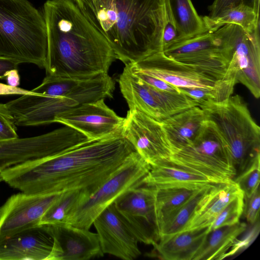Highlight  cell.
<instances>
[{"label": "cell", "instance_id": "6da1fadb", "mask_svg": "<svg viewBox=\"0 0 260 260\" xmlns=\"http://www.w3.org/2000/svg\"><path fill=\"white\" fill-rule=\"evenodd\" d=\"M135 151L121 135L88 140L57 155L9 167L0 179L27 193L77 190L90 195Z\"/></svg>", "mask_w": 260, "mask_h": 260}, {"label": "cell", "instance_id": "7a4b0ae2", "mask_svg": "<svg viewBox=\"0 0 260 260\" xmlns=\"http://www.w3.org/2000/svg\"><path fill=\"white\" fill-rule=\"evenodd\" d=\"M42 13L48 39L46 75L83 80L108 73L115 54L74 0H48Z\"/></svg>", "mask_w": 260, "mask_h": 260}, {"label": "cell", "instance_id": "3957f363", "mask_svg": "<svg viewBox=\"0 0 260 260\" xmlns=\"http://www.w3.org/2000/svg\"><path fill=\"white\" fill-rule=\"evenodd\" d=\"M125 65L162 50L165 0H74Z\"/></svg>", "mask_w": 260, "mask_h": 260}, {"label": "cell", "instance_id": "277c9868", "mask_svg": "<svg viewBox=\"0 0 260 260\" xmlns=\"http://www.w3.org/2000/svg\"><path fill=\"white\" fill-rule=\"evenodd\" d=\"M47 48L42 12L27 0H0V56L43 68Z\"/></svg>", "mask_w": 260, "mask_h": 260}, {"label": "cell", "instance_id": "5b68a950", "mask_svg": "<svg viewBox=\"0 0 260 260\" xmlns=\"http://www.w3.org/2000/svg\"><path fill=\"white\" fill-rule=\"evenodd\" d=\"M115 82L108 73L82 80L69 93L61 98L40 94H23L0 109L17 126H35L54 122L59 114L81 105L111 98Z\"/></svg>", "mask_w": 260, "mask_h": 260}, {"label": "cell", "instance_id": "8992f818", "mask_svg": "<svg viewBox=\"0 0 260 260\" xmlns=\"http://www.w3.org/2000/svg\"><path fill=\"white\" fill-rule=\"evenodd\" d=\"M200 107L205 120L223 138L237 172H240L260 154V128L247 105L242 97L236 95L221 102H207Z\"/></svg>", "mask_w": 260, "mask_h": 260}, {"label": "cell", "instance_id": "52a82bcc", "mask_svg": "<svg viewBox=\"0 0 260 260\" xmlns=\"http://www.w3.org/2000/svg\"><path fill=\"white\" fill-rule=\"evenodd\" d=\"M166 162L202 174L215 183L233 180L237 174L223 138L206 120L193 142L171 151Z\"/></svg>", "mask_w": 260, "mask_h": 260}, {"label": "cell", "instance_id": "ba28073f", "mask_svg": "<svg viewBox=\"0 0 260 260\" xmlns=\"http://www.w3.org/2000/svg\"><path fill=\"white\" fill-rule=\"evenodd\" d=\"M151 166L136 151L93 193L80 204L69 216L68 224L89 230L95 218L128 190L143 184Z\"/></svg>", "mask_w": 260, "mask_h": 260}, {"label": "cell", "instance_id": "9c48e42d", "mask_svg": "<svg viewBox=\"0 0 260 260\" xmlns=\"http://www.w3.org/2000/svg\"><path fill=\"white\" fill-rule=\"evenodd\" d=\"M229 61L226 75L245 85L255 98L260 95L259 30L248 32L226 24L212 32Z\"/></svg>", "mask_w": 260, "mask_h": 260}, {"label": "cell", "instance_id": "30bf717a", "mask_svg": "<svg viewBox=\"0 0 260 260\" xmlns=\"http://www.w3.org/2000/svg\"><path fill=\"white\" fill-rule=\"evenodd\" d=\"M120 91L129 109L137 110L161 122L199 103L182 91L172 92L155 88L134 75L127 66L119 76Z\"/></svg>", "mask_w": 260, "mask_h": 260}, {"label": "cell", "instance_id": "8fae6325", "mask_svg": "<svg viewBox=\"0 0 260 260\" xmlns=\"http://www.w3.org/2000/svg\"><path fill=\"white\" fill-rule=\"evenodd\" d=\"M88 140L66 126L37 136L1 142L0 173L16 165L57 155Z\"/></svg>", "mask_w": 260, "mask_h": 260}, {"label": "cell", "instance_id": "7c38bea8", "mask_svg": "<svg viewBox=\"0 0 260 260\" xmlns=\"http://www.w3.org/2000/svg\"><path fill=\"white\" fill-rule=\"evenodd\" d=\"M131 68L162 80L179 88L216 90L230 97L237 83L234 78L216 79L194 67L176 61L159 51L134 63Z\"/></svg>", "mask_w": 260, "mask_h": 260}, {"label": "cell", "instance_id": "4fadbf2b", "mask_svg": "<svg viewBox=\"0 0 260 260\" xmlns=\"http://www.w3.org/2000/svg\"><path fill=\"white\" fill-rule=\"evenodd\" d=\"M155 201V187L143 184L128 190L114 202L138 241L153 246L159 240Z\"/></svg>", "mask_w": 260, "mask_h": 260}, {"label": "cell", "instance_id": "5bb4252c", "mask_svg": "<svg viewBox=\"0 0 260 260\" xmlns=\"http://www.w3.org/2000/svg\"><path fill=\"white\" fill-rule=\"evenodd\" d=\"M162 51L167 56L194 67L216 79L227 77L229 61L212 32L174 42L164 46Z\"/></svg>", "mask_w": 260, "mask_h": 260}, {"label": "cell", "instance_id": "9a60e30c", "mask_svg": "<svg viewBox=\"0 0 260 260\" xmlns=\"http://www.w3.org/2000/svg\"><path fill=\"white\" fill-rule=\"evenodd\" d=\"M121 134L151 167L169 160L171 151L161 122L129 109Z\"/></svg>", "mask_w": 260, "mask_h": 260}, {"label": "cell", "instance_id": "2e32d148", "mask_svg": "<svg viewBox=\"0 0 260 260\" xmlns=\"http://www.w3.org/2000/svg\"><path fill=\"white\" fill-rule=\"evenodd\" d=\"M104 100L87 103L61 113L55 117L54 122L76 130L89 140L121 135L124 117L118 116Z\"/></svg>", "mask_w": 260, "mask_h": 260}, {"label": "cell", "instance_id": "e0dca14e", "mask_svg": "<svg viewBox=\"0 0 260 260\" xmlns=\"http://www.w3.org/2000/svg\"><path fill=\"white\" fill-rule=\"evenodd\" d=\"M59 194L21 192L10 197L0 207V242L40 225L43 215Z\"/></svg>", "mask_w": 260, "mask_h": 260}, {"label": "cell", "instance_id": "ac0fdd59", "mask_svg": "<svg viewBox=\"0 0 260 260\" xmlns=\"http://www.w3.org/2000/svg\"><path fill=\"white\" fill-rule=\"evenodd\" d=\"M101 251L124 260H133L141 252L139 242L117 212L114 203L94 220Z\"/></svg>", "mask_w": 260, "mask_h": 260}, {"label": "cell", "instance_id": "d6986e66", "mask_svg": "<svg viewBox=\"0 0 260 260\" xmlns=\"http://www.w3.org/2000/svg\"><path fill=\"white\" fill-rule=\"evenodd\" d=\"M44 225L53 239L51 260H87L104 255L96 233L69 224Z\"/></svg>", "mask_w": 260, "mask_h": 260}, {"label": "cell", "instance_id": "ffe728a7", "mask_svg": "<svg viewBox=\"0 0 260 260\" xmlns=\"http://www.w3.org/2000/svg\"><path fill=\"white\" fill-rule=\"evenodd\" d=\"M53 247L46 226L39 225L0 242V260H51Z\"/></svg>", "mask_w": 260, "mask_h": 260}, {"label": "cell", "instance_id": "44dd1931", "mask_svg": "<svg viewBox=\"0 0 260 260\" xmlns=\"http://www.w3.org/2000/svg\"><path fill=\"white\" fill-rule=\"evenodd\" d=\"M242 193L234 180L213 185L199 202L183 231L209 226L226 205Z\"/></svg>", "mask_w": 260, "mask_h": 260}, {"label": "cell", "instance_id": "7402d4cb", "mask_svg": "<svg viewBox=\"0 0 260 260\" xmlns=\"http://www.w3.org/2000/svg\"><path fill=\"white\" fill-rule=\"evenodd\" d=\"M210 232L209 226L183 231L160 238L154 252L165 260H193L203 245Z\"/></svg>", "mask_w": 260, "mask_h": 260}, {"label": "cell", "instance_id": "603a6c76", "mask_svg": "<svg viewBox=\"0 0 260 260\" xmlns=\"http://www.w3.org/2000/svg\"><path fill=\"white\" fill-rule=\"evenodd\" d=\"M205 121L203 111L199 106L186 109L162 121L171 151L190 145Z\"/></svg>", "mask_w": 260, "mask_h": 260}, {"label": "cell", "instance_id": "cb8c5ba5", "mask_svg": "<svg viewBox=\"0 0 260 260\" xmlns=\"http://www.w3.org/2000/svg\"><path fill=\"white\" fill-rule=\"evenodd\" d=\"M143 184L154 187L188 186L204 187L214 184L209 178L166 161L151 166Z\"/></svg>", "mask_w": 260, "mask_h": 260}, {"label": "cell", "instance_id": "d4e9b609", "mask_svg": "<svg viewBox=\"0 0 260 260\" xmlns=\"http://www.w3.org/2000/svg\"><path fill=\"white\" fill-rule=\"evenodd\" d=\"M165 7L175 26L178 40L208 31L190 0H165Z\"/></svg>", "mask_w": 260, "mask_h": 260}, {"label": "cell", "instance_id": "484cf974", "mask_svg": "<svg viewBox=\"0 0 260 260\" xmlns=\"http://www.w3.org/2000/svg\"><path fill=\"white\" fill-rule=\"evenodd\" d=\"M246 229L245 223L239 222L209 232L203 245L193 260L221 259L235 240Z\"/></svg>", "mask_w": 260, "mask_h": 260}, {"label": "cell", "instance_id": "4316f807", "mask_svg": "<svg viewBox=\"0 0 260 260\" xmlns=\"http://www.w3.org/2000/svg\"><path fill=\"white\" fill-rule=\"evenodd\" d=\"M204 187L188 186L155 187V213L158 232L161 225L172 214L193 194Z\"/></svg>", "mask_w": 260, "mask_h": 260}, {"label": "cell", "instance_id": "83f0119b", "mask_svg": "<svg viewBox=\"0 0 260 260\" xmlns=\"http://www.w3.org/2000/svg\"><path fill=\"white\" fill-rule=\"evenodd\" d=\"M208 31L213 32L226 24H236L248 32L259 30V12L245 5L225 10L213 18H203Z\"/></svg>", "mask_w": 260, "mask_h": 260}, {"label": "cell", "instance_id": "f1b7e54d", "mask_svg": "<svg viewBox=\"0 0 260 260\" xmlns=\"http://www.w3.org/2000/svg\"><path fill=\"white\" fill-rule=\"evenodd\" d=\"M89 195L85 191L77 190L60 193L43 215L40 225L68 224L73 210Z\"/></svg>", "mask_w": 260, "mask_h": 260}, {"label": "cell", "instance_id": "f546056e", "mask_svg": "<svg viewBox=\"0 0 260 260\" xmlns=\"http://www.w3.org/2000/svg\"><path fill=\"white\" fill-rule=\"evenodd\" d=\"M212 185L201 189L169 217L159 230V239L175 234L184 230L192 216L199 202Z\"/></svg>", "mask_w": 260, "mask_h": 260}, {"label": "cell", "instance_id": "4dcf8cb0", "mask_svg": "<svg viewBox=\"0 0 260 260\" xmlns=\"http://www.w3.org/2000/svg\"><path fill=\"white\" fill-rule=\"evenodd\" d=\"M82 80L46 75L42 83L31 91L52 98H61L71 92Z\"/></svg>", "mask_w": 260, "mask_h": 260}, {"label": "cell", "instance_id": "1f68e13d", "mask_svg": "<svg viewBox=\"0 0 260 260\" xmlns=\"http://www.w3.org/2000/svg\"><path fill=\"white\" fill-rule=\"evenodd\" d=\"M260 154L253 157L234 179L243 192L245 198L249 197L259 186Z\"/></svg>", "mask_w": 260, "mask_h": 260}, {"label": "cell", "instance_id": "d6a6232c", "mask_svg": "<svg viewBox=\"0 0 260 260\" xmlns=\"http://www.w3.org/2000/svg\"><path fill=\"white\" fill-rule=\"evenodd\" d=\"M244 195L242 193L232 200L222 209L209 226L210 232L217 228L235 224L240 222L243 213Z\"/></svg>", "mask_w": 260, "mask_h": 260}, {"label": "cell", "instance_id": "836d02e7", "mask_svg": "<svg viewBox=\"0 0 260 260\" xmlns=\"http://www.w3.org/2000/svg\"><path fill=\"white\" fill-rule=\"evenodd\" d=\"M259 231V220L244 234L240 239H236L229 249L222 256L221 259L231 256L241 252L248 247L256 238Z\"/></svg>", "mask_w": 260, "mask_h": 260}, {"label": "cell", "instance_id": "e575fe53", "mask_svg": "<svg viewBox=\"0 0 260 260\" xmlns=\"http://www.w3.org/2000/svg\"><path fill=\"white\" fill-rule=\"evenodd\" d=\"M240 5H245L259 12V0H214L209 7L208 17L213 18L223 11Z\"/></svg>", "mask_w": 260, "mask_h": 260}, {"label": "cell", "instance_id": "d590c367", "mask_svg": "<svg viewBox=\"0 0 260 260\" xmlns=\"http://www.w3.org/2000/svg\"><path fill=\"white\" fill-rule=\"evenodd\" d=\"M244 211L247 221L250 224H254L259 220L260 207V193L258 186L248 198H245Z\"/></svg>", "mask_w": 260, "mask_h": 260}, {"label": "cell", "instance_id": "8d00e7d4", "mask_svg": "<svg viewBox=\"0 0 260 260\" xmlns=\"http://www.w3.org/2000/svg\"><path fill=\"white\" fill-rule=\"evenodd\" d=\"M125 66H127L128 67L129 70L134 75L140 80L155 88L172 92H179L181 91L179 88L176 87L166 81L139 72L132 69L129 65Z\"/></svg>", "mask_w": 260, "mask_h": 260}, {"label": "cell", "instance_id": "74e56055", "mask_svg": "<svg viewBox=\"0 0 260 260\" xmlns=\"http://www.w3.org/2000/svg\"><path fill=\"white\" fill-rule=\"evenodd\" d=\"M17 137L16 125L0 109V142Z\"/></svg>", "mask_w": 260, "mask_h": 260}, {"label": "cell", "instance_id": "f35d334b", "mask_svg": "<svg viewBox=\"0 0 260 260\" xmlns=\"http://www.w3.org/2000/svg\"><path fill=\"white\" fill-rule=\"evenodd\" d=\"M18 64L13 60L0 56V79H5L9 71L17 69Z\"/></svg>", "mask_w": 260, "mask_h": 260}, {"label": "cell", "instance_id": "ab89813d", "mask_svg": "<svg viewBox=\"0 0 260 260\" xmlns=\"http://www.w3.org/2000/svg\"><path fill=\"white\" fill-rule=\"evenodd\" d=\"M31 90H27L17 87L0 83V95L30 94H34Z\"/></svg>", "mask_w": 260, "mask_h": 260}, {"label": "cell", "instance_id": "60d3db41", "mask_svg": "<svg viewBox=\"0 0 260 260\" xmlns=\"http://www.w3.org/2000/svg\"><path fill=\"white\" fill-rule=\"evenodd\" d=\"M7 84L14 87H17L20 84V77L17 69L9 71L5 78Z\"/></svg>", "mask_w": 260, "mask_h": 260}]
</instances>
